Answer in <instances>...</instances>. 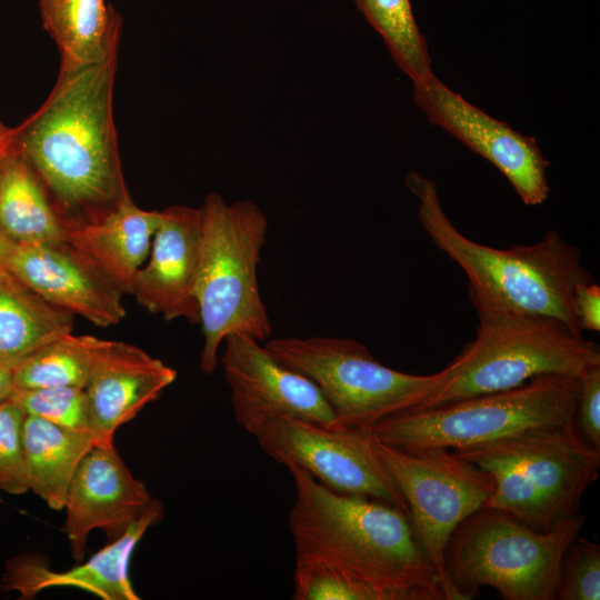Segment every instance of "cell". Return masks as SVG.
Listing matches in <instances>:
<instances>
[{"instance_id":"cell-13","label":"cell","mask_w":600,"mask_h":600,"mask_svg":"<svg viewBox=\"0 0 600 600\" xmlns=\"http://www.w3.org/2000/svg\"><path fill=\"white\" fill-rule=\"evenodd\" d=\"M223 342L220 361L241 428L250 433L277 417L332 426L333 412L312 380L283 364L248 334L231 333Z\"/></svg>"},{"instance_id":"cell-2","label":"cell","mask_w":600,"mask_h":600,"mask_svg":"<svg viewBox=\"0 0 600 600\" xmlns=\"http://www.w3.org/2000/svg\"><path fill=\"white\" fill-rule=\"evenodd\" d=\"M116 68L117 52L100 63L61 64L48 99L14 128L16 149L63 218L97 214L129 194L113 123Z\"/></svg>"},{"instance_id":"cell-23","label":"cell","mask_w":600,"mask_h":600,"mask_svg":"<svg viewBox=\"0 0 600 600\" xmlns=\"http://www.w3.org/2000/svg\"><path fill=\"white\" fill-rule=\"evenodd\" d=\"M64 66L100 63L118 51L121 19L104 0H39Z\"/></svg>"},{"instance_id":"cell-1","label":"cell","mask_w":600,"mask_h":600,"mask_svg":"<svg viewBox=\"0 0 600 600\" xmlns=\"http://www.w3.org/2000/svg\"><path fill=\"white\" fill-rule=\"evenodd\" d=\"M287 468L296 486L289 513L296 563L339 571L380 600H446L409 512L334 492L303 469Z\"/></svg>"},{"instance_id":"cell-15","label":"cell","mask_w":600,"mask_h":600,"mask_svg":"<svg viewBox=\"0 0 600 600\" xmlns=\"http://www.w3.org/2000/svg\"><path fill=\"white\" fill-rule=\"evenodd\" d=\"M6 268L44 301L98 327L126 316L123 293L64 241L16 243Z\"/></svg>"},{"instance_id":"cell-4","label":"cell","mask_w":600,"mask_h":600,"mask_svg":"<svg viewBox=\"0 0 600 600\" xmlns=\"http://www.w3.org/2000/svg\"><path fill=\"white\" fill-rule=\"evenodd\" d=\"M454 452L492 477L494 490L484 506L540 531L580 512L600 468V451L582 437L576 421Z\"/></svg>"},{"instance_id":"cell-27","label":"cell","mask_w":600,"mask_h":600,"mask_svg":"<svg viewBox=\"0 0 600 600\" xmlns=\"http://www.w3.org/2000/svg\"><path fill=\"white\" fill-rule=\"evenodd\" d=\"M557 599H600V546L580 534L570 543L562 558Z\"/></svg>"},{"instance_id":"cell-32","label":"cell","mask_w":600,"mask_h":600,"mask_svg":"<svg viewBox=\"0 0 600 600\" xmlns=\"http://www.w3.org/2000/svg\"><path fill=\"white\" fill-rule=\"evenodd\" d=\"M12 389L11 369L0 367V403L10 397Z\"/></svg>"},{"instance_id":"cell-10","label":"cell","mask_w":600,"mask_h":600,"mask_svg":"<svg viewBox=\"0 0 600 600\" xmlns=\"http://www.w3.org/2000/svg\"><path fill=\"white\" fill-rule=\"evenodd\" d=\"M376 452L402 492L418 537L446 600H458L444 569V550L458 528L484 506L492 477L444 448L402 450L369 434Z\"/></svg>"},{"instance_id":"cell-6","label":"cell","mask_w":600,"mask_h":600,"mask_svg":"<svg viewBox=\"0 0 600 600\" xmlns=\"http://www.w3.org/2000/svg\"><path fill=\"white\" fill-rule=\"evenodd\" d=\"M476 337L448 364L449 378L414 409L519 387L544 374L579 378L600 366L599 346L561 321L529 313L478 310Z\"/></svg>"},{"instance_id":"cell-14","label":"cell","mask_w":600,"mask_h":600,"mask_svg":"<svg viewBox=\"0 0 600 600\" xmlns=\"http://www.w3.org/2000/svg\"><path fill=\"white\" fill-rule=\"evenodd\" d=\"M152 499L113 443H96L79 463L63 504L62 531L73 559L82 561L92 530H102L109 542L119 539L146 512Z\"/></svg>"},{"instance_id":"cell-30","label":"cell","mask_w":600,"mask_h":600,"mask_svg":"<svg viewBox=\"0 0 600 600\" xmlns=\"http://www.w3.org/2000/svg\"><path fill=\"white\" fill-rule=\"evenodd\" d=\"M574 308L582 332L600 330V287L593 281L582 282L574 290Z\"/></svg>"},{"instance_id":"cell-25","label":"cell","mask_w":600,"mask_h":600,"mask_svg":"<svg viewBox=\"0 0 600 600\" xmlns=\"http://www.w3.org/2000/svg\"><path fill=\"white\" fill-rule=\"evenodd\" d=\"M367 21L384 40L398 68L417 84L433 74L423 34L410 0H353Z\"/></svg>"},{"instance_id":"cell-17","label":"cell","mask_w":600,"mask_h":600,"mask_svg":"<svg viewBox=\"0 0 600 600\" xmlns=\"http://www.w3.org/2000/svg\"><path fill=\"white\" fill-rule=\"evenodd\" d=\"M162 517L163 506L153 498L146 512L124 534L109 542L86 562L64 571L52 570L48 560L39 554L16 556L6 564L1 588L17 591L20 599L34 598L49 588L72 587L103 600H139L130 580V559L146 531Z\"/></svg>"},{"instance_id":"cell-22","label":"cell","mask_w":600,"mask_h":600,"mask_svg":"<svg viewBox=\"0 0 600 600\" xmlns=\"http://www.w3.org/2000/svg\"><path fill=\"white\" fill-rule=\"evenodd\" d=\"M0 229L16 243L63 241L61 214L16 147L0 166Z\"/></svg>"},{"instance_id":"cell-19","label":"cell","mask_w":600,"mask_h":600,"mask_svg":"<svg viewBox=\"0 0 600 600\" xmlns=\"http://www.w3.org/2000/svg\"><path fill=\"white\" fill-rule=\"evenodd\" d=\"M161 211H147L126 196L111 208L86 218H63V241L84 257L122 293L149 256Z\"/></svg>"},{"instance_id":"cell-31","label":"cell","mask_w":600,"mask_h":600,"mask_svg":"<svg viewBox=\"0 0 600 600\" xmlns=\"http://www.w3.org/2000/svg\"><path fill=\"white\" fill-rule=\"evenodd\" d=\"M14 149V128L6 126L0 120V166Z\"/></svg>"},{"instance_id":"cell-5","label":"cell","mask_w":600,"mask_h":600,"mask_svg":"<svg viewBox=\"0 0 600 600\" xmlns=\"http://www.w3.org/2000/svg\"><path fill=\"white\" fill-rule=\"evenodd\" d=\"M202 241L196 297L203 334L200 370L211 374L220 344L231 333L258 341L272 326L258 283L260 252L268 219L250 200L228 204L210 193L201 206Z\"/></svg>"},{"instance_id":"cell-33","label":"cell","mask_w":600,"mask_h":600,"mask_svg":"<svg viewBox=\"0 0 600 600\" xmlns=\"http://www.w3.org/2000/svg\"><path fill=\"white\" fill-rule=\"evenodd\" d=\"M16 242L0 229V267L6 268L7 262L14 249Z\"/></svg>"},{"instance_id":"cell-26","label":"cell","mask_w":600,"mask_h":600,"mask_svg":"<svg viewBox=\"0 0 600 600\" xmlns=\"http://www.w3.org/2000/svg\"><path fill=\"white\" fill-rule=\"evenodd\" d=\"M9 399L17 403L26 416L40 417L67 429L89 432L98 440L94 419L83 388H13Z\"/></svg>"},{"instance_id":"cell-7","label":"cell","mask_w":600,"mask_h":600,"mask_svg":"<svg viewBox=\"0 0 600 600\" xmlns=\"http://www.w3.org/2000/svg\"><path fill=\"white\" fill-rule=\"evenodd\" d=\"M586 521L587 514L579 512L540 531L482 506L458 526L444 550L457 599H472L484 586L507 600L557 599L562 558Z\"/></svg>"},{"instance_id":"cell-29","label":"cell","mask_w":600,"mask_h":600,"mask_svg":"<svg viewBox=\"0 0 600 600\" xmlns=\"http://www.w3.org/2000/svg\"><path fill=\"white\" fill-rule=\"evenodd\" d=\"M576 424L582 437L600 451V366L579 377Z\"/></svg>"},{"instance_id":"cell-9","label":"cell","mask_w":600,"mask_h":600,"mask_svg":"<svg viewBox=\"0 0 600 600\" xmlns=\"http://www.w3.org/2000/svg\"><path fill=\"white\" fill-rule=\"evenodd\" d=\"M266 348L283 364L312 380L333 412L334 428L368 430L378 421L417 407L448 378L391 369L361 342L334 337H284Z\"/></svg>"},{"instance_id":"cell-11","label":"cell","mask_w":600,"mask_h":600,"mask_svg":"<svg viewBox=\"0 0 600 600\" xmlns=\"http://www.w3.org/2000/svg\"><path fill=\"white\" fill-rule=\"evenodd\" d=\"M250 433L269 457L303 469L328 489L381 500L410 513L367 431L277 417Z\"/></svg>"},{"instance_id":"cell-18","label":"cell","mask_w":600,"mask_h":600,"mask_svg":"<svg viewBox=\"0 0 600 600\" xmlns=\"http://www.w3.org/2000/svg\"><path fill=\"white\" fill-rule=\"evenodd\" d=\"M176 378L174 369L144 350L101 340L84 388L99 443H113L117 429L156 401Z\"/></svg>"},{"instance_id":"cell-16","label":"cell","mask_w":600,"mask_h":600,"mask_svg":"<svg viewBox=\"0 0 600 600\" xmlns=\"http://www.w3.org/2000/svg\"><path fill=\"white\" fill-rule=\"evenodd\" d=\"M153 236L149 261L139 270L132 294L166 320L199 322L196 297L202 241L200 208L171 206Z\"/></svg>"},{"instance_id":"cell-21","label":"cell","mask_w":600,"mask_h":600,"mask_svg":"<svg viewBox=\"0 0 600 600\" xmlns=\"http://www.w3.org/2000/svg\"><path fill=\"white\" fill-rule=\"evenodd\" d=\"M72 317L0 267V367L11 369L42 344L72 332Z\"/></svg>"},{"instance_id":"cell-24","label":"cell","mask_w":600,"mask_h":600,"mask_svg":"<svg viewBox=\"0 0 600 600\" xmlns=\"http://www.w3.org/2000/svg\"><path fill=\"white\" fill-rule=\"evenodd\" d=\"M92 336H60L11 368L13 388H86L101 344Z\"/></svg>"},{"instance_id":"cell-20","label":"cell","mask_w":600,"mask_h":600,"mask_svg":"<svg viewBox=\"0 0 600 600\" xmlns=\"http://www.w3.org/2000/svg\"><path fill=\"white\" fill-rule=\"evenodd\" d=\"M97 438L54 424L43 418L26 416L23 448L28 486L50 509L62 510L69 484Z\"/></svg>"},{"instance_id":"cell-3","label":"cell","mask_w":600,"mask_h":600,"mask_svg":"<svg viewBox=\"0 0 600 600\" xmlns=\"http://www.w3.org/2000/svg\"><path fill=\"white\" fill-rule=\"evenodd\" d=\"M406 187L419 200L418 219L433 244L468 278V292L478 310L543 316L583 337L574 308V290L593 281L581 262L580 249L554 230L533 244L498 249L462 234L444 213L436 183L412 171Z\"/></svg>"},{"instance_id":"cell-8","label":"cell","mask_w":600,"mask_h":600,"mask_svg":"<svg viewBox=\"0 0 600 600\" xmlns=\"http://www.w3.org/2000/svg\"><path fill=\"white\" fill-rule=\"evenodd\" d=\"M579 390V378L544 374L512 389L434 408L402 411L366 431L402 450L459 451L528 429L573 422Z\"/></svg>"},{"instance_id":"cell-28","label":"cell","mask_w":600,"mask_h":600,"mask_svg":"<svg viewBox=\"0 0 600 600\" xmlns=\"http://www.w3.org/2000/svg\"><path fill=\"white\" fill-rule=\"evenodd\" d=\"M26 414L11 399L0 403V490L22 494L29 490L23 448Z\"/></svg>"},{"instance_id":"cell-12","label":"cell","mask_w":600,"mask_h":600,"mask_svg":"<svg viewBox=\"0 0 600 600\" xmlns=\"http://www.w3.org/2000/svg\"><path fill=\"white\" fill-rule=\"evenodd\" d=\"M414 103L430 123L451 133L467 148L493 164L527 206L543 203L549 196V161L537 141L512 129L451 91L434 74L413 84Z\"/></svg>"}]
</instances>
